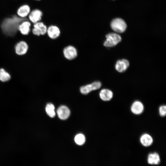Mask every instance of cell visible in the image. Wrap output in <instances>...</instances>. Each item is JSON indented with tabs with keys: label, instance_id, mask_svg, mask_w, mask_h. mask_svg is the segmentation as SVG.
<instances>
[{
	"label": "cell",
	"instance_id": "obj_1",
	"mask_svg": "<svg viewBox=\"0 0 166 166\" xmlns=\"http://www.w3.org/2000/svg\"><path fill=\"white\" fill-rule=\"evenodd\" d=\"M26 20H29L27 18H23L17 15L13 14L3 19L0 24L1 30L6 35L13 36L17 34L20 24Z\"/></svg>",
	"mask_w": 166,
	"mask_h": 166
},
{
	"label": "cell",
	"instance_id": "obj_2",
	"mask_svg": "<svg viewBox=\"0 0 166 166\" xmlns=\"http://www.w3.org/2000/svg\"><path fill=\"white\" fill-rule=\"evenodd\" d=\"M106 39L103 43L107 47H111L117 45L121 40V36L118 34L111 33L106 35Z\"/></svg>",
	"mask_w": 166,
	"mask_h": 166
},
{
	"label": "cell",
	"instance_id": "obj_3",
	"mask_svg": "<svg viewBox=\"0 0 166 166\" xmlns=\"http://www.w3.org/2000/svg\"><path fill=\"white\" fill-rule=\"evenodd\" d=\"M111 27L114 31L118 33H122L126 30V24L125 21L121 18H116L112 21Z\"/></svg>",
	"mask_w": 166,
	"mask_h": 166
},
{
	"label": "cell",
	"instance_id": "obj_4",
	"mask_svg": "<svg viewBox=\"0 0 166 166\" xmlns=\"http://www.w3.org/2000/svg\"><path fill=\"white\" fill-rule=\"evenodd\" d=\"M101 86V83L100 82L96 81L81 86L80 90L82 94L86 95L92 91L99 89Z\"/></svg>",
	"mask_w": 166,
	"mask_h": 166
},
{
	"label": "cell",
	"instance_id": "obj_5",
	"mask_svg": "<svg viewBox=\"0 0 166 166\" xmlns=\"http://www.w3.org/2000/svg\"><path fill=\"white\" fill-rule=\"evenodd\" d=\"M33 26V28L31 31L34 35L39 36L46 33L47 28L43 22H38L34 24Z\"/></svg>",
	"mask_w": 166,
	"mask_h": 166
},
{
	"label": "cell",
	"instance_id": "obj_6",
	"mask_svg": "<svg viewBox=\"0 0 166 166\" xmlns=\"http://www.w3.org/2000/svg\"><path fill=\"white\" fill-rule=\"evenodd\" d=\"M63 53L65 57L69 60L75 59L77 55V49L72 45H69L65 47L63 49Z\"/></svg>",
	"mask_w": 166,
	"mask_h": 166
},
{
	"label": "cell",
	"instance_id": "obj_7",
	"mask_svg": "<svg viewBox=\"0 0 166 166\" xmlns=\"http://www.w3.org/2000/svg\"><path fill=\"white\" fill-rule=\"evenodd\" d=\"M43 15L42 12L38 9L32 10L29 14L28 17L29 21L34 24L40 21Z\"/></svg>",
	"mask_w": 166,
	"mask_h": 166
},
{
	"label": "cell",
	"instance_id": "obj_8",
	"mask_svg": "<svg viewBox=\"0 0 166 166\" xmlns=\"http://www.w3.org/2000/svg\"><path fill=\"white\" fill-rule=\"evenodd\" d=\"M129 66V61L125 59L117 60L115 65L116 70L118 72L123 73L125 72Z\"/></svg>",
	"mask_w": 166,
	"mask_h": 166
},
{
	"label": "cell",
	"instance_id": "obj_9",
	"mask_svg": "<svg viewBox=\"0 0 166 166\" xmlns=\"http://www.w3.org/2000/svg\"><path fill=\"white\" fill-rule=\"evenodd\" d=\"M31 24L29 20H26L21 22L18 27V30L23 35H28L31 32Z\"/></svg>",
	"mask_w": 166,
	"mask_h": 166
},
{
	"label": "cell",
	"instance_id": "obj_10",
	"mask_svg": "<svg viewBox=\"0 0 166 166\" xmlns=\"http://www.w3.org/2000/svg\"><path fill=\"white\" fill-rule=\"evenodd\" d=\"M31 11L30 6L27 4H23L20 6L17 9L16 14L20 17L25 18L28 16Z\"/></svg>",
	"mask_w": 166,
	"mask_h": 166
},
{
	"label": "cell",
	"instance_id": "obj_11",
	"mask_svg": "<svg viewBox=\"0 0 166 166\" xmlns=\"http://www.w3.org/2000/svg\"><path fill=\"white\" fill-rule=\"evenodd\" d=\"M28 46L25 41H21L17 44L15 47L16 53L19 55H23L27 52Z\"/></svg>",
	"mask_w": 166,
	"mask_h": 166
},
{
	"label": "cell",
	"instance_id": "obj_12",
	"mask_svg": "<svg viewBox=\"0 0 166 166\" xmlns=\"http://www.w3.org/2000/svg\"><path fill=\"white\" fill-rule=\"evenodd\" d=\"M57 113L60 119L61 120H65L69 117L70 114V111L66 106L61 105L58 109Z\"/></svg>",
	"mask_w": 166,
	"mask_h": 166
},
{
	"label": "cell",
	"instance_id": "obj_13",
	"mask_svg": "<svg viewBox=\"0 0 166 166\" xmlns=\"http://www.w3.org/2000/svg\"><path fill=\"white\" fill-rule=\"evenodd\" d=\"M46 33L50 38L55 39L59 36L60 31L58 27L52 25L47 28Z\"/></svg>",
	"mask_w": 166,
	"mask_h": 166
},
{
	"label": "cell",
	"instance_id": "obj_14",
	"mask_svg": "<svg viewBox=\"0 0 166 166\" xmlns=\"http://www.w3.org/2000/svg\"><path fill=\"white\" fill-rule=\"evenodd\" d=\"M131 109L133 113L137 115L140 114L144 110V105L140 101H136L132 104Z\"/></svg>",
	"mask_w": 166,
	"mask_h": 166
},
{
	"label": "cell",
	"instance_id": "obj_15",
	"mask_svg": "<svg viewBox=\"0 0 166 166\" xmlns=\"http://www.w3.org/2000/svg\"><path fill=\"white\" fill-rule=\"evenodd\" d=\"M113 96V92L107 89H102L99 93V96L100 98L104 101H110L112 99Z\"/></svg>",
	"mask_w": 166,
	"mask_h": 166
},
{
	"label": "cell",
	"instance_id": "obj_16",
	"mask_svg": "<svg viewBox=\"0 0 166 166\" xmlns=\"http://www.w3.org/2000/svg\"><path fill=\"white\" fill-rule=\"evenodd\" d=\"M148 164L152 165L158 164L160 162V159L159 155L156 153L149 154L148 157Z\"/></svg>",
	"mask_w": 166,
	"mask_h": 166
},
{
	"label": "cell",
	"instance_id": "obj_17",
	"mask_svg": "<svg viewBox=\"0 0 166 166\" xmlns=\"http://www.w3.org/2000/svg\"><path fill=\"white\" fill-rule=\"evenodd\" d=\"M140 141L143 145L145 147H148L152 144L153 140L151 136L147 134H145L141 136Z\"/></svg>",
	"mask_w": 166,
	"mask_h": 166
},
{
	"label": "cell",
	"instance_id": "obj_18",
	"mask_svg": "<svg viewBox=\"0 0 166 166\" xmlns=\"http://www.w3.org/2000/svg\"><path fill=\"white\" fill-rule=\"evenodd\" d=\"M55 107L51 103H48L45 107V111L47 114L51 117L53 118L55 115L54 110Z\"/></svg>",
	"mask_w": 166,
	"mask_h": 166
},
{
	"label": "cell",
	"instance_id": "obj_19",
	"mask_svg": "<svg viewBox=\"0 0 166 166\" xmlns=\"http://www.w3.org/2000/svg\"><path fill=\"white\" fill-rule=\"evenodd\" d=\"M10 78V74L3 69H0V80L2 82L9 81Z\"/></svg>",
	"mask_w": 166,
	"mask_h": 166
},
{
	"label": "cell",
	"instance_id": "obj_20",
	"mask_svg": "<svg viewBox=\"0 0 166 166\" xmlns=\"http://www.w3.org/2000/svg\"><path fill=\"white\" fill-rule=\"evenodd\" d=\"M74 141L77 145H82L85 142V137L82 134H78L75 136L74 138Z\"/></svg>",
	"mask_w": 166,
	"mask_h": 166
},
{
	"label": "cell",
	"instance_id": "obj_21",
	"mask_svg": "<svg viewBox=\"0 0 166 166\" xmlns=\"http://www.w3.org/2000/svg\"><path fill=\"white\" fill-rule=\"evenodd\" d=\"M160 115L162 117H164L166 114V106L165 105L160 106L159 108Z\"/></svg>",
	"mask_w": 166,
	"mask_h": 166
},
{
	"label": "cell",
	"instance_id": "obj_22",
	"mask_svg": "<svg viewBox=\"0 0 166 166\" xmlns=\"http://www.w3.org/2000/svg\"><path fill=\"white\" fill-rule=\"evenodd\" d=\"M36 0V1H39V0Z\"/></svg>",
	"mask_w": 166,
	"mask_h": 166
}]
</instances>
